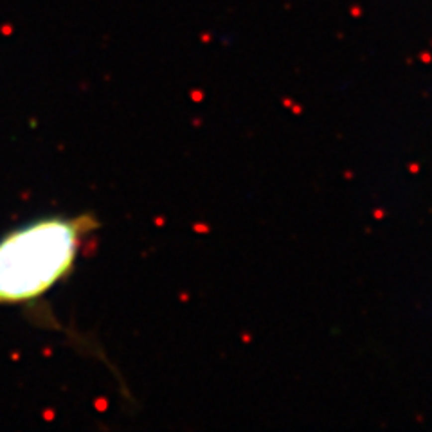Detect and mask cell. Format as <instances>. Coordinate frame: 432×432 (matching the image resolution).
<instances>
[{
  "label": "cell",
  "instance_id": "1",
  "mask_svg": "<svg viewBox=\"0 0 432 432\" xmlns=\"http://www.w3.org/2000/svg\"><path fill=\"white\" fill-rule=\"evenodd\" d=\"M99 227L92 213L49 215L0 236V306L40 303L67 281Z\"/></svg>",
  "mask_w": 432,
  "mask_h": 432
}]
</instances>
